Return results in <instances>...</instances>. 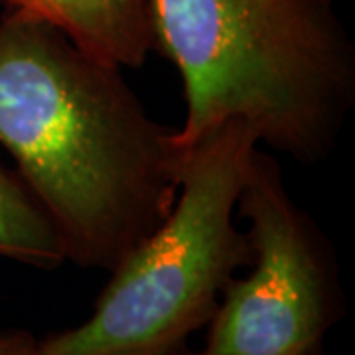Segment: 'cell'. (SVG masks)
I'll return each mask as SVG.
<instances>
[{"label": "cell", "instance_id": "6da1fadb", "mask_svg": "<svg viewBox=\"0 0 355 355\" xmlns=\"http://www.w3.org/2000/svg\"><path fill=\"white\" fill-rule=\"evenodd\" d=\"M0 146L53 219L67 261L105 270L172 211L190 153L121 67L14 12L0 18Z\"/></svg>", "mask_w": 355, "mask_h": 355}, {"label": "cell", "instance_id": "7a4b0ae2", "mask_svg": "<svg viewBox=\"0 0 355 355\" xmlns=\"http://www.w3.org/2000/svg\"><path fill=\"white\" fill-rule=\"evenodd\" d=\"M154 51L180 69L190 150L225 121L298 164L336 150L355 103V48L331 0H146Z\"/></svg>", "mask_w": 355, "mask_h": 355}, {"label": "cell", "instance_id": "3957f363", "mask_svg": "<svg viewBox=\"0 0 355 355\" xmlns=\"http://www.w3.org/2000/svg\"><path fill=\"white\" fill-rule=\"evenodd\" d=\"M251 127L231 119L188 153L176 203L164 221L111 268L93 314L40 340V355H182L216 314L221 294L251 265L237 200Z\"/></svg>", "mask_w": 355, "mask_h": 355}, {"label": "cell", "instance_id": "277c9868", "mask_svg": "<svg viewBox=\"0 0 355 355\" xmlns=\"http://www.w3.org/2000/svg\"><path fill=\"white\" fill-rule=\"evenodd\" d=\"M237 217L247 223L253 268L229 280L203 349L182 355H324V338L345 312L336 253L291 198L277 158L259 146Z\"/></svg>", "mask_w": 355, "mask_h": 355}, {"label": "cell", "instance_id": "5b68a950", "mask_svg": "<svg viewBox=\"0 0 355 355\" xmlns=\"http://www.w3.org/2000/svg\"><path fill=\"white\" fill-rule=\"evenodd\" d=\"M6 12L58 28L105 64L139 69L154 51L146 0H2Z\"/></svg>", "mask_w": 355, "mask_h": 355}, {"label": "cell", "instance_id": "8992f818", "mask_svg": "<svg viewBox=\"0 0 355 355\" xmlns=\"http://www.w3.org/2000/svg\"><path fill=\"white\" fill-rule=\"evenodd\" d=\"M0 259L53 270L67 263L62 235L16 170L0 162Z\"/></svg>", "mask_w": 355, "mask_h": 355}, {"label": "cell", "instance_id": "52a82bcc", "mask_svg": "<svg viewBox=\"0 0 355 355\" xmlns=\"http://www.w3.org/2000/svg\"><path fill=\"white\" fill-rule=\"evenodd\" d=\"M38 342L26 330L0 331V355H40Z\"/></svg>", "mask_w": 355, "mask_h": 355}, {"label": "cell", "instance_id": "ba28073f", "mask_svg": "<svg viewBox=\"0 0 355 355\" xmlns=\"http://www.w3.org/2000/svg\"><path fill=\"white\" fill-rule=\"evenodd\" d=\"M324 355H326V354H324Z\"/></svg>", "mask_w": 355, "mask_h": 355}]
</instances>
